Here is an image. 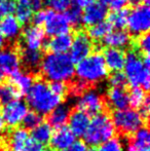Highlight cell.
<instances>
[{"mask_svg":"<svg viewBox=\"0 0 150 151\" xmlns=\"http://www.w3.org/2000/svg\"><path fill=\"white\" fill-rule=\"evenodd\" d=\"M5 127H6V124H5V121L3 120V118H2V116H0V134L2 133V132L5 129Z\"/></svg>","mask_w":150,"mask_h":151,"instance_id":"cell-49","label":"cell"},{"mask_svg":"<svg viewBox=\"0 0 150 151\" xmlns=\"http://www.w3.org/2000/svg\"><path fill=\"white\" fill-rule=\"evenodd\" d=\"M50 91L57 96L64 98L65 96L68 93V86H67V82H60V81H52L48 83Z\"/></svg>","mask_w":150,"mask_h":151,"instance_id":"cell-38","label":"cell"},{"mask_svg":"<svg viewBox=\"0 0 150 151\" xmlns=\"http://www.w3.org/2000/svg\"><path fill=\"white\" fill-rule=\"evenodd\" d=\"M92 50H95V45L86 32L82 29L74 30L72 36L71 52L69 55L73 63H79L80 61L85 59L92 52Z\"/></svg>","mask_w":150,"mask_h":151,"instance_id":"cell-8","label":"cell"},{"mask_svg":"<svg viewBox=\"0 0 150 151\" xmlns=\"http://www.w3.org/2000/svg\"><path fill=\"white\" fill-rule=\"evenodd\" d=\"M44 4L55 12H66L71 6V0H44Z\"/></svg>","mask_w":150,"mask_h":151,"instance_id":"cell-35","label":"cell"},{"mask_svg":"<svg viewBox=\"0 0 150 151\" xmlns=\"http://www.w3.org/2000/svg\"><path fill=\"white\" fill-rule=\"evenodd\" d=\"M2 17H3V14H2L1 10H0V22H1V20H2Z\"/></svg>","mask_w":150,"mask_h":151,"instance_id":"cell-51","label":"cell"},{"mask_svg":"<svg viewBox=\"0 0 150 151\" xmlns=\"http://www.w3.org/2000/svg\"><path fill=\"white\" fill-rule=\"evenodd\" d=\"M104 61L106 68L110 71H121L126 62V52L121 48L106 47L104 50Z\"/></svg>","mask_w":150,"mask_h":151,"instance_id":"cell-18","label":"cell"},{"mask_svg":"<svg viewBox=\"0 0 150 151\" xmlns=\"http://www.w3.org/2000/svg\"><path fill=\"white\" fill-rule=\"evenodd\" d=\"M111 29H112L111 25L107 21H103V22H100L98 24H95L93 26L88 27L86 34H88L90 39L98 41V40L102 39L104 36H106L109 32H111Z\"/></svg>","mask_w":150,"mask_h":151,"instance_id":"cell-30","label":"cell"},{"mask_svg":"<svg viewBox=\"0 0 150 151\" xmlns=\"http://www.w3.org/2000/svg\"><path fill=\"white\" fill-rule=\"evenodd\" d=\"M21 97H22V93L9 80L0 83V103L1 104H7L14 100H19Z\"/></svg>","mask_w":150,"mask_h":151,"instance_id":"cell-27","label":"cell"},{"mask_svg":"<svg viewBox=\"0 0 150 151\" xmlns=\"http://www.w3.org/2000/svg\"><path fill=\"white\" fill-rule=\"evenodd\" d=\"M69 115H70V108L66 105H59L48 113L47 123L52 127L56 129L65 127V124L68 122Z\"/></svg>","mask_w":150,"mask_h":151,"instance_id":"cell-23","label":"cell"},{"mask_svg":"<svg viewBox=\"0 0 150 151\" xmlns=\"http://www.w3.org/2000/svg\"><path fill=\"white\" fill-rule=\"evenodd\" d=\"M72 44V35L69 33L52 36V38L44 39L42 47L48 54H65Z\"/></svg>","mask_w":150,"mask_h":151,"instance_id":"cell-15","label":"cell"},{"mask_svg":"<svg viewBox=\"0 0 150 151\" xmlns=\"http://www.w3.org/2000/svg\"><path fill=\"white\" fill-rule=\"evenodd\" d=\"M29 4L32 12H38L44 5V0H29Z\"/></svg>","mask_w":150,"mask_h":151,"instance_id":"cell-45","label":"cell"},{"mask_svg":"<svg viewBox=\"0 0 150 151\" xmlns=\"http://www.w3.org/2000/svg\"><path fill=\"white\" fill-rule=\"evenodd\" d=\"M132 143L136 144L138 146H142V147H149V142H150V135L149 131L147 127H142L139 129L135 134H133V139Z\"/></svg>","mask_w":150,"mask_h":151,"instance_id":"cell-33","label":"cell"},{"mask_svg":"<svg viewBox=\"0 0 150 151\" xmlns=\"http://www.w3.org/2000/svg\"><path fill=\"white\" fill-rule=\"evenodd\" d=\"M149 109H150V105H149V98L147 97L146 100L144 101V103L142 104L140 108H139V113L140 115L143 117V119L146 121L148 119V116H149Z\"/></svg>","mask_w":150,"mask_h":151,"instance_id":"cell-44","label":"cell"},{"mask_svg":"<svg viewBox=\"0 0 150 151\" xmlns=\"http://www.w3.org/2000/svg\"><path fill=\"white\" fill-rule=\"evenodd\" d=\"M71 3H73L75 6L78 7H85L86 5L90 3V0H71Z\"/></svg>","mask_w":150,"mask_h":151,"instance_id":"cell-47","label":"cell"},{"mask_svg":"<svg viewBox=\"0 0 150 151\" xmlns=\"http://www.w3.org/2000/svg\"><path fill=\"white\" fill-rule=\"evenodd\" d=\"M126 26L132 38L147 33L150 26L149 4L141 3L133 7V10L128 14Z\"/></svg>","mask_w":150,"mask_h":151,"instance_id":"cell-7","label":"cell"},{"mask_svg":"<svg viewBox=\"0 0 150 151\" xmlns=\"http://www.w3.org/2000/svg\"><path fill=\"white\" fill-rule=\"evenodd\" d=\"M74 63L67 54H47L42 59L39 76L46 81L69 82L74 77Z\"/></svg>","mask_w":150,"mask_h":151,"instance_id":"cell-1","label":"cell"},{"mask_svg":"<svg viewBox=\"0 0 150 151\" xmlns=\"http://www.w3.org/2000/svg\"><path fill=\"white\" fill-rule=\"evenodd\" d=\"M52 133H54L52 127L47 122H41L32 129L31 138L37 141L38 143L44 145V144H47L50 141Z\"/></svg>","mask_w":150,"mask_h":151,"instance_id":"cell-28","label":"cell"},{"mask_svg":"<svg viewBox=\"0 0 150 151\" xmlns=\"http://www.w3.org/2000/svg\"><path fill=\"white\" fill-rule=\"evenodd\" d=\"M2 1H4V0H0V3H1V2H2Z\"/></svg>","mask_w":150,"mask_h":151,"instance_id":"cell-55","label":"cell"},{"mask_svg":"<svg viewBox=\"0 0 150 151\" xmlns=\"http://www.w3.org/2000/svg\"><path fill=\"white\" fill-rule=\"evenodd\" d=\"M105 102L115 110H123L128 107V93L124 88L112 86L108 91Z\"/></svg>","mask_w":150,"mask_h":151,"instance_id":"cell-20","label":"cell"},{"mask_svg":"<svg viewBox=\"0 0 150 151\" xmlns=\"http://www.w3.org/2000/svg\"><path fill=\"white\" fill-rule=\"evenodd\" d=\"M0 69L6 75H11L20 70L19 40L7 41L6 45L0 50Z\"/></svg>","mask_w":150,"mask_h":151,"instance_id":"cell-10","label":"cell"},{"mask_svg":"<svg viewBox=\"0 0 150 151\" xmlns=\"http://www.w3.org/2000/svg\"><path fill=\"white\" fill-rule=\"evenodd\" d=\"M102 39L105 45L114 48L126 47L132 43V37L128 34V32L124 30L111 31L106 36H104Z\"/></svg>","mask_w":150,"mask_h":151,"instance_id":"cell-22","label":"cell"},{"mask_svg":"<svg viewBox=\"0 0 150 151\" xmlns=\"http://www.w3.org/2000/svg\"><path fill=\"white\" fill-rule=\"evenodd\" d=\"M47 12H48V9H40V10H38V12H36L34 16H32V18H31L32 24L34 25V26H38V27L43 25L46 20V17H47Z\"/></svg>","mask_w":150,"mask_h":151,"instance_id":"cell-41","label":"cell"},{"mask_svg":"<svg viewBox=\"0 0 150 151\" xmlns=\"http://www.w3.org/2000/svg\"><path fill=\"white\" fill-rule=\"evenodd\" d=\"M30 137L28 131L24 127H19L11 132L9 137V148L11 151H18Z\"/></svg>","mask_w":150,"mask_h":151,"instance_id":"cell-29","label":"cell"},{"mask_svg":"<svg viewBox=\"0 0 150 151\" xmlns=\"http://www.w3.org/2000/svg\"><path fill=\"white\" fill-rule=\"evenodd\" d=\"M147 95L146 91L143 88H132V90L128 93V106L133 107L134 109H139L146 100Z\"/></svg>","mask_w":150,"mask_h":151,"instance_id":"cell-31","label":"cell"},{"mask_svg":"<svg viewBox=\"0 0 150 151\" xmlns=\"http://www.w3.org/2000/svg\"><path fill=\"white\" fill-rule=\"evenodd\" d=\"M63 151H90V149H88V146L83 141H80V140L76 141L75 140L68 148H66Z\"/></svg>","mask_w":150,"mask_h":151,"instance_id":"cell-43","label":"cell"},{"mask_svg":"<svg viewBox=\"0 0 150 151\" xmlns=\"http://www.w3.org/2000/svg\"><path fill=\"white\" fill-rule=\"evenodd\" d=\"M44 30L41 27L31 25L24 28L23 32H21V39L19 43L21 46L32 50H39L42 47L44 41Z\"/></svg>","mask_w":150,"mask_h":151,"instance_id":"cell-14","label":"cell"},{"mask_svg":"<svg viewBox=\"0 0 150 151\" xmlns=\"http://www.w3.org/2000/svg\"><path fill=\"white\" fill-rule=\"evenodd\" d=\"M27 105L40 115H46L56 107L61 105L63 98L50 91L48 82L43 78H38L27 93Z\"/></svg>","mask_w":150,"mask_h":151,"instance_id":"cell-2","label":"cell"},{"mask_svg":"<svg viewBox=\"0 0 150 151\" xmlns=\"http://www.w3.org/2000/svg\"><path fill=\"white\" fill-rule=\"evenodd\" d=\"M44 33L48 36H57L61 34L69 33L70 31V24L64 14H57L54 10L48 9L47 17L44 22Z\"/></svg>","mask_w":150,"mask_h":151,"instance_id":"cell-13","label":"cell"},{"mask_svg":"<svg viewBox=\"0 0 150 151\" xmlns=\"http://www.w3.org/2000/svg\"><path fill=\"white\" fill-rule=\"evenodd\" d=\"M75 136L70 131L68 127H62L57 129L55 133H52V139H50V145L52 150L55 151H63L68 148L73 142L75 141Z\"/></svg>","mask_w":150,"mask_h":151,"instance_id":"cell-17","label":"cell"},{"mask_svg":"<svg viewBox=\"0 0 150 151\" xmlns=\"http://www.w3.org/2000/svg\"><path fill=\"white\" fill-rule=\"evenodd\" d=\"M114 127L123 135H133L139 129L144 127L145 120L135 109L115 110L112 114Z\"/></svg>","mask_w":150,"mask_h":151,"instance_id":"cell-6","label":"cell"},{"mask_svg":"<svg viewBox=\"0 0 150 151\" xmlns=\"http://www.w3.org/2000/svg\"><path fill=\"white\" fill-rule=\"evenodd\" d=\"M5 78H6V74L0 69V83H2L3 81H5Z\"/></svg>","mask_w":150,"mask_h":151,"instance_id":"cell-50","label":"cell"},{"mask_svg":"<svg viewBox=\"0 0 150 151\" xmlns=\"http://www.w3.org/2000/svg\"><path fill=\"white\" fill-rule=\"evenodd\" d=\"M90 2H95V0H90Z\"/></svg>","mask_w":150,"mask_h":151,"instance_id":"cell-53","label":"cell"},{"mask_svg":"<svg viewBox=\"0 0 150 151\" xmlns=\"http://www.w3.org/2000/svg\"><path fill=\"white\" fill-rule=\"evenodd\" d=\"M108 14L107 7L100 2H90L85 6V9L82 12V23L88 27L98 24L106 19Z\"/></svg>","mask_w":150,"mask_h":151,"instance_id":"cell-16","label":"cell"},{"mask_svg":"<svg viewBox=\"0 0 150 151\" xmlns=\"http://www.w3.org/2000/svg\"><path fill=\"white\" fill-rule=\"evenodd\" d=\"M130 14V9L128 7H123L121 9L113 10L109 14H107V22L117 30H123L128 24V18Z\"/></svg>","mask_w":150,"mask_h":151,"instance_id":"cell-25","label":"cell"},{"mask_svg":"<svg viewBox=\"0 0 150 151\" xmlns=\"http://www.w3.org/2000/svg\"><path fill=\"white\" fill-rule=\"evenodd\" d=\"M100 3H102L106 7H110L113 10H117L126 7L128 0H100Z\"/></svg>","mask_w":150,"mask_h":151,"instance_id":"cell-40","label":"cell"},{"mask_svg":"<svg viewBox=\"0 0 150 151\" xmlns=\"http://www.w3.org/2000/svg\"><path fill=\"white\" fill-rule=\"evenodd\" d=\"M18 151H45V148L44 145L38 143L34 139L29 137L28 140L23 144V146Z\"/></svg>","mask_w":150,"mask_h":151,"instance_id":"cell-39","label":"cell"},{"mask_svg":"<svg viewBox=\"0 0 150 151\" xmlns=\"http://www.w3.org/2000/svg\"><path fill=\"white\" fill-rule=\"evenodd\" d=\"M28 111L27 103L20 99L14 100L5 104L2 109V118L8 127H17L22 123Z\"/></svg>","mask_w":150,"mask_h":151,"instance_id":"cell-12","label":"cell"},{"mask_svg":"<svg viewBox=\"0 0 150 151\" xmlns=\"http://www.w3.org/2000/svg\"><path fill=\"white\" fill-rule=\"evenodd\" d=\"M0 111H1V103H0Z\"/></svg>","mask_w":150,"mask_h":151,"instance_id":"cell-52","label":"cell"},{"mask_svg":"<svg viewBox=\"0 0 150 151\" xmlns=\"http://www.w3.org/2000/svg\"><path fill=\"white\" fill-rule=\"evenodd\" d=\"M90 151H94V150H90Z\"/></svg>","mask_w":150,"mask_h":151,"instance_id":"cell-56","label":"cell"},{"mask_svg":"<svg viewBox=\"0 0 150 151\" xmlns=\"http://www.w3.org/2000/svg\"><path fill=\"white\" fill-rule=\"evenodd\" d=\"M76 75L77 78L93 86L106 78L108 76V70L105 65L103 55L100 52H96L77 63Z\"/></svg>","mask_w":150,"mask_h":151,"instance_id":"cell-4","label":"cell"},{"mask_svg":"<svg viewBox=\"0 0 150 151\" xmlns=\"http://www.w3.org/2000/svg\"><path fill=\"white\" fill-rule=\"evenodd\" d=\"M97 151H122V143L118 138H111L99 145Z\"/></svg>","mask_w":150,"mask_h":151,"instance_id":"cell-36","label":"cell"},{"mask_svg":"<svg viewBox=\"0 0 150 151\" xmlns=\"http://www.w3.org/2000/svg\"><path fill=\"white\" fill-rule=\"evenodd\" d=\"M65 17L68 20L70 26L73 27L74 30L80 29V25L82 23V10L78 6L73 5L72 7H69L68 9L65 12Z\"/></svg>","mask_w":150,"mask_h":151,"instance_id":"cell-32","label":"cell"},{"mask_svg":"<svg viewBox=\"0 0 150 151\" xmlns=\"http://www.w3.org/2000/svg\"><path fill=\"white\" fill-rule=\"evenodd\" d=\"M90 116L85 112L81 110L75 109L72 112H70V115L68 118L69 129L74 134L76 137H82L85 133L86 129L90 123Z\"/></svg>","mask_w":150,"mask_h":151,"instance_id":"cell-19","label":"cell"},{"mask_svg":"<svg viewBox=\"0 0 150 151\" xmlns=\"http://www.w3.org/2000/svg\"><path fill=\"white\" fill-rule=\"evenodd\" d=\"M109 81H110L111 86H116V88H124L128 84V79L124 73L120 71H115L109 77Z\"/></svg>","mask_w":150,"mask_h":151,"instance_id":"cell-37","label":"cell"},{"mask_svg":"<svg viewBox=\"0 0 150 151\" xmlns=\"http://www.w3.org/2000/svg\"><path fill=\"white\" fill-rule=\"evenodd\" d=\"M128 151H149V147H142L131 142L128 145Z\"/></svg>","mask_w":150,"mask_h":151,"instance_id":"cell-46","label":"cell"},{"mask_svg":"<svg viewBox=\"0 0 150 151\" xmlns=\"http://www.w3.org/2000/svg\"><path fill=\"white\" fill-rule=\"evenodd\" d=\"M34 76H32L31 74L26 73L24 71H18L14 72V73L10 75L9 81L12 84L16 86V88L20 91V93L23 95H27V93L30 90L31 86L33 84V80H34Z\"/></svg>","mask_w":150,"mask_h":151,"instance_id":"cell-24","label":"cell"},{"mask_svg":"<svg viewBox=\"0 0 150 151\" xmlns=\"http://www.w3.org/2000/svg\"><path fill=\"white\" fill-rule=\"evenodd\" d=\"M142 55L139 54L135 48L132 47L130 52L126 55L124 62V69L126 76L128 79V83L132 88H143L145 91L149 90V69L143 65Z\"/></svg>","mask_w":150,"mask_h":151,"instance_id":"cell-5","label":"cell"},{"mask_svg":"<svg viewBox=\"0 0 150 151\" xmlns=\"http://www.w3.org/2000/svg\"><path fill=\"white\" fill-rule=\"evenodd\" d=\"M21 27L22 25L14 16H6L0 22V34L10 41H17L21 35Z\"/></svg>","mask_w":150,"mask_h":151,"instance_id":"cell-21","label":"cell"},{"mask_svg":"<svg viewBox=\"0 0 150 151\" xmlns=\"http://www.w3.org/2000/svg\"><path fill=\"white\" fill-rule=\"evenodd\" d=\"M42 122V115L38 114L35 111H28V113L25 115L22 123L24 129H33L38 124Z\"/></svg>","mask_w":150,"mask_h":151,"instance_id":"cell-34","label":"cell"},{"mask_svg":"<svg viewBox=\"0 0 150 151\" xmlns=\"http://www.w3.org/2000/svg\"><path fill=\"white\" fill-rule=\"evenodd\" d=\"M19 57H20V66H22L23 71L31 74L34 77H40L39 72L43 59L41 50H27L19 43Z\"/></svg>","mask_w":150,"mask_h":151,"instance_id":"cell-11","label":"cell"},{"mask_svg":"<svg viewBox=\"0 0 150 151\" xmlns=\"http://www.w3.org/2000/svg\"><path fill=\"white\" fill-rule=\"evenodd\" d=\"M0 10L3 16H10L14 12V0H4L0 3Z\"/></svg>","mask_w":150,"mask_h":151,"instance_id":"cell-42","label":"cell"},{"mask_svg":"<svg viewBox=\"0 0 150 151\" xmlns=\"http://www.w3.org/2000/svg\"><path fill=\"white\" fill-rule=\"evenodd\" d=\"M47 151H55V150H52V149H50V150H47Z\"/></svg>","mask_w":150,"mask_h":151,"instance_id":"cell-54","label":"cell"},{"mask_svg":"<svg viewBox=\"0 0 150 151\" xmlns=\"http://www.w3.org/2000/svg\"><path fill=\"white\" fill-rule=\"evenodd\" d=\"M14 12L17 20L21 25H26L31 21L32 9L29 4V0H14Z\"/></svg>","mask_w":150,"mask_h":151,"instance_id":"cell-26","label":"cell"},{"mask_svg":"<svg viewBox=\"0 0 150 151\" xmlns=\"http://www.w3.org/2000/svg\"><path fill=\"white\" fill-rule=\"evenodd\" d=\"M106 102L105 99L94 88L84 91L77 101L76 109L85 112L88 115H96L102 113Z\"/></svg>","mask_w":150,"mask_h":151,"instance_id":"cell-9","label":"cell"},{"mask_svg":"<svg viewBox=\"0 0 150 151\" xmlns=\"http://www.w3.org/2000/svg\"><path fill=\"white\" fill-rule=\"evenodd\" d=\"M114 135L115 127L110 116L106 113H99L90 120L88 129L82 137L86 145L96 147L110 140Z\"/></svg>","mask_w":150,"mask_h":151,"instance_id":"cell-3","label":"cell"},{"mask_svg":"<svg viewBox=\"0 0 150 151\" xmlns=\"http://www.w3.org/2000/svg\"><path fill=\"white\" fill-rule=\"evenodd\" d=\"M6 43H7V40L0 34V50H1L2 47H4V46L6 45Z\"/></svg>","mask_w":150,"mask_h":151,"instance_id":"cell-48","label":"cell"}]
</instances>
